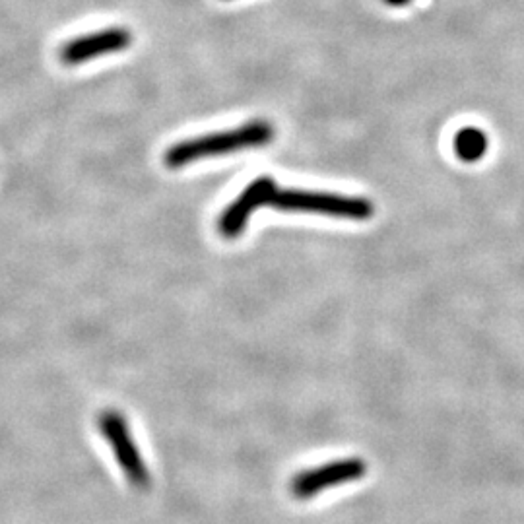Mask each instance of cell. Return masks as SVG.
<instances>
[{
	"label": "cell",
	"instance_id": "6da1fadb",
	"mask_svg": "<svg viewBox=\"0 0 524 524\" xmlns=\"http://www.w3.org/2000/svg\"><path fill=\"white\" fill-rule=\"evenodd\" d=\"M272 138H274V127L268 121H251L235 131L216 132L171 146L165 152V165L177 169L198 160L224 156L245 148L266 146L270 144Z\"/></svg>",
	"mask_w": 524,
	"mask_h": 524
},
{
	"label": "cell",
	"instance_id": "7a4b0ae2",
	"mask_svg": "<svg viewBox=\"0 0 524 524\" xmlns=\"http://www.w3.org/2000/svg\"><path fill=\"white\" fill-rule=\"evenodd\" d=\"M270 206L286 212H311L344 220H369L375 214L371 200L313 191H276Z\"/></svg>",
	"mask_w": 524,
	"mask_h": 524
},
{
	"label": "cell",
	"instance_id": "3957f363",
	"mask_svg": "<svg viewBox=\"0 0 524 524\" xmlns=\"http://www.w3.org/2000/svg\"><path fill=\"white\" fill-rule=\"evenodd\" d=\"M99 431L103 437L109 441L113 455L117 462L121 464L125 476L129 478L134 488H148L150 484V474L144 464V460L138 453V447L132 441L131 431L125 422V418L119 412L107 410L101 412L98 420Z\"/></svg>",
	"mask_w": 524,
	"mask_h": 524
},
{
	"label": "cell",
	"instance_id": "277c9868",
	"mask_svg": "<svg viewBox=\"0 0 524 524\" xmlns=\"http://www.w3.org/2000/svg\"><path fill=\"white\" fill-rule=\"evenodd\" d=\"M367 466L361 459H342L305 470L297 474L292 482V492L299 499H309L319 492L330 490L334 486H344L356 482L365 476Z\"/></svg>",
	"mask_w": 524,
	"mask_h": 524
},
{
	"label": "cell",
	"instance_id": "5b68a950",
	"mask_svg": "<svg viewBox=\"0 0 524 524\" xmlns=\"http://www.w3.org/2000/svg\"><path fill=\"white\" fill-rule=\"evenodd\" d=\"M278 185L270 177H259L255 179L239 197L231 202L230 206L224 210L218 228L226 239H235L241 235V231L247 228L251 214L270 204L272 197L276 195Z\"/></svg>",
	"mask_w": 524,
	"mask_h": 524
},
{
	"label": "cell",
	"instance_id": "8992f818",
	"mask_svg": "<svg viewBox=\"0 0 524 524\" xmlns=\"http://www.w3.org/2000/svg\"><path fill=\"white\" fill-rule=\"evenodd\" d=\"M132 35L127 28H107L78 39L68 41L61 49V59L65 65H82L101 55L125 51L131 45Z\"/></svg>",
	"mask_w": 524,
	"mask_h": 524
},
{
	"label": "cell",
	"instance_id": "52a82bcc",
	"mask_svg": "<svg viewBox=\"0 0 524 524\" xmlns=\"http://www.w3.org/2000/svg\"><path fill=\"white\" fill-rule=\"evenodd\" d=\"M455 154L459 156V160L466 162V164H474L480 162L486 152H488V136L486 132L476 129V127H466L460 129L455 134Z\"/></svg>",
	"mask_w": 524,
	"mask_h": 524
},
{
	"label": "cell",
	"instance_id": "ba28073f",
	"mask_svg": "<svg viewBox=\"0 0 524 524\" xmlns=\"http://www.w3.org/2000/svg\"><path fill=\"white\" fill-rule=\"evenodd\" d=\"M387 4H391V6H406L408 2H412V0H385Z\"/></svg>",
	"mask_w": 524,
	"mask_h": 524
}]
</instances>
